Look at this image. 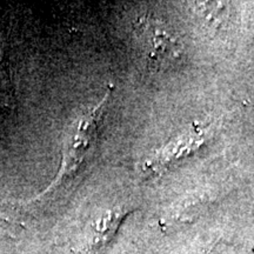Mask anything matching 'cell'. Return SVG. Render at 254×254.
I'll return each instance as SVG.
<instances>
[{
	"mask_svg": "<svg viewBox=\"0 0 254 254\" xmlns=\"http://www.w3.org/2000/svg\"><path fill=\"white\" fill-rule=\"evenodd\" d=\"M111 93L112 88H107V92L99 103L82 111L69 124L64 138L63 157L58 174L51 186L47 187L39 196L52 194L62 186L71 184L84 167V164L97 145Z\"/></svg>",
	"mask_w": 254,
	"mask_h": 254,
	"instance_id": "obj_1",
	"label": "cell"
},
{
	"mask_svg": "<svg viewBox=\"0 0 254 254\" xmlns=\"http://www.w3.org/2000/svg\"><path fill=\"white\" fill-rule=\"evenodd\" d=\"M141 59L153 71H165L184 60V46L177 34L160 19L142 15L134 24Z\"/></svg>",
	"mask_w": 254,
	"mask_h": 254,
	"instance_id": "obj_2",
	"label": "cell"
},
{
	"mask_svg": "<svg viewBox=\"0 0 254 254\" xmlns=\"http://www.w3.org/2000/svg\"><path fill=\"white\" fill-rule=\"evenodd\" d=\"M14 87L9 59L6 53V41L1 37L0 44V126L13 110Z\"/></svg>",
	"mask_w": 254,
	"mask_h": 254,
	"instance_id": "obj_3",
	"label": "cell"
},
{
	"mask_svg": "<svg viewBox=\"0 0 254 254\" xmlns=\"http://www.w3.org/2000/svg\"><path fill=\"white\" fill-rule=\"evenodd\" d=\"M120 220H122L120 214L114 213V211H109L98 219L92 226V238L86 251H94L104 246L116 231Z\"/></svg>",
	"mask_w": 254,
	"mask_h": 254,
	"instance_id": "obj_4",
	"label": "cell"
}]
</instances>
